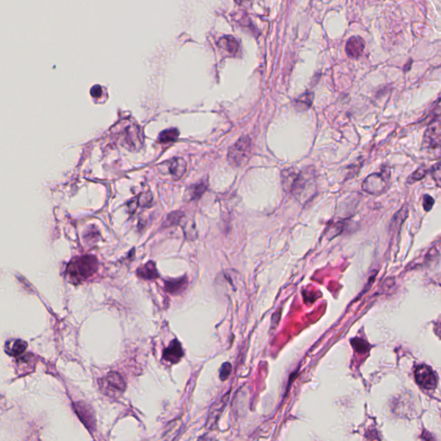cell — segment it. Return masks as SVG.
Returning a JSON list of instances; mask_svg holds the SVG:
<instances>
[{
    "label": "cell",
    "instance_id": "10",
    "mask_svg": "<svg viewBox=\"0 0 441 441\" xmlns=\"http://www.w3.org/2000/svg\"><path fill=\"white\" fill-rule=\"evenodd\" d=\"M183 356L184 351L177 339H174L163 353V358L172 364L179 362Z\"/></svg>",
    "mask_w": 441,
    "mask_h": 441
},
{
    "label": "cell",
    "instance_id": "16",
    "mask_svg": "<svg viewBox=\"0 0 441 441\" xmlns=\"http://www.w3.org/2000/svg\"><path fill=\"white\" fill-rule=\"evenodd\" d=\"M313 93L311 92L304 93L295 100V107L298 111L308 110L313 104Z\"/></svg>",
    "mask_w": 441,
    "mask_h": 441
},
{
    "label": "cell",
    "instance_id": "27",
    "mask_svg": "<svg viewBox=\"0 0 441 441\" xmlns=\"http://www.w3.org/2000/svg\"><path fill=\"white\" fill-rule=\"evenodd\" d=\"M432 175H433V177H434V180L436 181L438 185H440L441 183V163L438 162L435 166H433V169H432Z\"/></svg>",
    "mask_w": 441,
    "mask_h": 441
},
{
    "label": "cell",
    "instance_id": "20",
    "mask_svg": "<svg viewBox=\"0 0 441 441\" xmlns=\"http://www.w3.org/2000/svg\"><path fill=\"white\" fill-rule=\"evenodd\" d=\"M205 191H206V185H204V184H198V185H193V187H191V190H190V199L193 200L199 198L200 196L204 194Z\"/></svg>",
    "mask_w": 441,
    "mask_h": 441
},
{
    "label": "cell",
    "instance_id": "8",
    "mask_svg": "<svg viewBox=\"0 0 441 441\" xmlns=\"http://www.w3.org/2000/svg\"><path fill=\"white\" fill-rule=\"evenodd\" d=\"M122 141L123 146L128 150L130 151L139 150L143 142L142 135L139 127L136 125H129L125 128L124 132L123 133Z\"/></svg>",
    "mask_w": 441,
    "mask_h": 441
},
{
    "label": "cell",
    "instance_id": "6",
    "mask_svg": "<svg viewBox=\"0 0 441 441\" xmlns=\"http://www.w3.org/2000/svg\"><path fill=\"white\" fill-rule=\"evenodd\" d=\"M100 389L105 395L110 398L117 399L124 392L126 388L123 378L117 372L111 371L99 380Z\"/></svg>",
    "mask_w": 441,
    "mask_h": 441
},
{
    "label": "cell",
    "instance_id": "29",
    "mask_svg": "<svg viewBox=\"0 0 441 441\" xmlns=\"http://www.w3.org/2000/svg\"><path fill=\"white\" fill-rule=\"evenodd\" d=\"M91 96L94 98H99L102 95V88L99 86H96L91 89Z\"/></svg>",
    "mask_w": 441,
    "mask_h": 441
},
{
    "label": "cell",
    "instance_id": "2",
    "mask_svg": "<svg viewBox=\"0 0 441 441\" xmlns=\"http://www.w3.org/2000/svg\"><path fill=\"white\" fill-rule=\"evenodd\" d=\"M98 268V261L96 257L84 255L73 259L68 265L67 272L72 283H79L94 275Z\"/></svg>",
    "mask_w": 441,
    "mask_h": 441
},
{
    "label": "cell",
    "instance_id": "17",
    "mask_svg": "<svg viewBox=\"0 0 441 441\" xmlns=\"http://www.w3.org/2000/svg\"><path fill=\"white\" fill-rule=\"evenodd\" d=\"M407 215H408V209H407V205L404 204V206L401 208L393 216L392 221L390 223V228L393 229H400L403 225V223L405 222V220L407 219Z\"/></svg>",
    "mask_w": 441,
    "mask_h": 441
},
{
    "label": "cell",
    "instance_id": "23",
    "mask_svg": "<svg viewBox=\"0 0 441 441\" xmlns=\"http://www.w3.org/2000/svg\"><path fill=\"white\" fill-rule=\"evenodd\" d=\"M352 344L354 347L355 350L359 353H365L369 349V344L361 339H355L352 340Z\"/></svg>",
    "mask_w": 441,
    "mask_h": 441
},
{
    "label": "cell",
    "instance_id": "14",
    "mask_svg": "<svg viewBox=\"0 0 441 441\" xmlns=\"http://www.w3.org/2000/svg\"><path fill=\"white\" fill-rule=\"evenodd\" d=\"M136 274L140 279H146V280H153V279H157L159 277L156 265L153 261H149L143 265L142 266L138 268Z\"/></svg>",
    "mask_w": 441,
    "mask_h": 441
},
{
    "label": "cell",
    "instance_id": "24",
    "mask_svg": "<svg viewBox=\"0 0 441 441\" xmlns=\"http://www.w3.org/2000/svg\"><path fill=\"white\" fill-rule=\"evenodd\" d=\"M182 217H183V214H182L181 212H174L171 215H168V218L166 220V223H167L168 226L177 224V223L181 222Z\"/></svg>",
    "mask_w": 441,
    "mask_h": 441
},
{
    "label": "cell",
    "instance_id": "3",
    "mask_svg": "<svg viewBox=\"0 0 441 441\" xmlns=\"http://www.w3.org/2000/svg\"><path fill=\"white\" fill-rule=\"evenodd\" d=\"M253 143L248 136H242L230 147L228 153V160L231 166L239 167L247 162L252 155Z\"/></svg>",
    "mask_w": 441,
    "mask_h": 441
},
{
    "label": "cell",
    "instance_id": "26",
    "mask_svg": "<svg viewBox=\"0 0 441 441\" xmlns=\"http://www.w3.org/2000/svg\"><path fill=\"white\" fill-rule=\"evenodd\" d=\"M434 205V199L429 195H425L423 197V207L426 212H430Z\"/></svg>",
    "mask_w": 441,
    "mask_h": 441
},
{
    "label": "cell",
    "instance_id": "21",
    "mask_svg": "<svg viewBox=\"0 0 441 441\" xmlns=\"http://www.w3.org/2000/svg\"><path fill=\"white\" fill-rule=\"evenodd\" d=\"M426 173H427V171L425 168L420 167V168L415 171V173H413L409 176L408 179H407L408 184H413V183H415V182L420 181L421 179H423V177L426 176Z\"/></svg>",
    "mask_w": 441,
    "mask_h": 441
},
{
    "label": "cell",
    "instance_id": "22",
    "mask_svg": "<svg viewBox=\"0 0 441 441\" xmlns=\"http://www.w3.org/2000/svg\"><path fill=\"white\" fill-rule=\"evenodd\" d=\"M223 44H228V46H223V48L228 50L229 53H235L237 51L238 44L236 41L233 37H226L221 41Z\"/></svg>",
    "mask_w": 441,
    "mask_h": 441
},
{
    "label": "cell",
    "instance_id": "15",
    "mask_svg": "<svg viewBox=\"0 0 441 441\" xmlns=\"http://www.w3.org/2000/svg\"><path fill=\"white\" fill-rule=\"evenodd\" d=\"M27 349V343L22 339H11L5 345V351L8 354L18 357L23 353Z\"/></svg>",
    "mask_w": 441,
    "mask_h": 441
},
{
    "label": "cell",
    "instance_id": "7",
    "mask_svg": "<svg viewBox=\"0 0 441 441\" xmlns=\"http://www.w3.org/2000/svg\"><path fill=\"white\" fill-rule=\"evenodd\" d=\"M423 147L426 150H440L441 147V120L434 118L426 128L423 138Z\"/></svg>",
    "mask_w": 441,
    "mask_h": 441
},
{
    "label": "cell",
    "instance_id": "1",
    "mask_svg": "<svg viewBox=\"0 0 441 441\" xmlns=\"http://www.w3.org/2000/svg\"><path fill=\"white\" fill-rule=\"evenodd\" d=\"M282 185L299 203L304 204L316 193V175L313 169L305 168L300 172L288 168L282 172Z\"/></svg>",
    "mask_w": 441,
    "mask_h": 441
},
{
    "label": "cell",
    "instance_id": "13",
    "mask_svg": "<svg viewBox=\"0 0 441 441\" xmlns=\"http://www.w3.org/2000/svg\"><path fill=\"white\" fill-rule=\"evenodd\" d=\"M75 410L77 411L78 415L81 419V421L85 423V425L88 428H94L95 427V419L93 413L91 412V408L88 407L86 404H77L75 407Z\"/></svg>",
    "mask_w": 441,
    "mask_h": 441
},
{
    "label": "cell",
    "instance_id": "25",
    "mask_svg": "<svg viewBox=\"0 0 441 441\" xmlns=\"http://www.w3.org/2000/svg\"><path fill=\"white\" fill-rule=\"evenodd\" d=\"M231 370H232V366L229 363L226 362L223 364L222 368L220 370L221 380L225 381L228 379V377H229L230 373H231Z\"/></svg>",
    "mask_w": 441,
    "mask_h": 441
},
{
    "label": "cell",
    "instance_id": "30",
    "mask_svg": "<svg viewBox=\"0 0 441 441\" xmlns=\"http://www.w3.org/2000/svg\"><path fill=\"white\" fill-rule=\"evenodd\" d=\"M237 1H241V0H237Z\"/></svg>",
    "mask_w": 441,
    "mask_h": 441
},
{
    "label": "cell",
    "instance_id": "9",
    "mask_svg": "<svg viewBox=\"0 0 441 441\" xmlns=\"http://www.w3.org/2000/svg\"><path fill=\"white\" fill-rule=\"evenodd\" d=\"M415 379L423 388L434 389L437 386V376L429 366L423 365L415 370Z\"/></svg>",
    "mask_w": 441,
    "mask_h": 441
},
{
    "label": "cell",
    "instance_id": "28",
    "mask_svg": "<svg viewBox=\"0 0 441 441\" xmlns=\"http://www.w3.org/2000/svg\"><path fill=\"white\" fill-rule=\"evenodd\" d=\"M152 201V195L148 192L147 193L141 194L139 197V204L141 206H148V204H150Z\"/></svg>",
    "mask_w": 441,
    "mask_h": 441
},
{
    "label": "cell",
    "instance_id": "4",
    "mask_svg": "<svg viewBox=\"0 0 441 441\" xmlns=\"http://www.w3.org/2000/svg\"><path fill=\"white\" fill-rule=\"evenodd\" d=\"M159 174L170 181H177L185 176L187 165L182 158H173L157 166Z\"/></svg>",
    "mask_w": 441,
    "mask_h": 441
},
{
    "label": "cell",
    "instance_id": "19",
    "mask_svg": "<svg viewBox=\"0 0 441 441\" xmlns=\"http://www.w3.org/2000/svg\"><path fill=\"white\" fill-rule=\"evenodd\" d=\"M179 136V132L177 128H173L166 129L159 135L158 141L160 143H170L176 141Z\"/></svg>",
    "mask_w": 441,
    "mask_h": 441
},
{
    "label": "cell",
    "instance_id": "12",
    "mask_svg": "<svg viewBox=\"0 0 441 441\" xmlns=\"http://www.w3.org/2000/svg\"><path fill=\"white\" fill-rule=\"evenodd\" d=\"M366 44L362 38L359 36H353L347 42L346 52L351 58H358L362 54Z\"/></svg>",
    "mask_w": 441,
    "mask_h": 441
},
{
    "label": "cell",
    "instance_id": "18",
    "mask_svg": "<svg viewBox=\"0 0 441 441\" xmlns=\"http://www.w3.org/2000/svg\"><path fill=\"white\" fill-rule=\"evenodd\" d=\"M186 283H187L186 279H179L166 281L165 284H166V290L168 292L172 294H177L185 289Z\"/></svg>",
    "mask_w": 441,
    "mask_h": 441
},
{
    "label": "cell",
    "instance_id": "5",
    "mask_svg": "<svg viewBox=\"0 0 441 441\" xmlns=\"http://www.w3.org/2000/svg\"><path fill=\"white\" fill-rule=\"evenodd\" d=\"M389 177L390 174L386 170H383L381 173L370 174L363 182V190L370 195L379 196L388 188Z\"/></svg>",
    "mask_w": 441,
    "mask_h": 441
},
{
    "label": "cell",
    "instance_id": "11",
    "mask_svg": "<svg viewBox=\"0 0 441 441\" xmlns=\"http://www.w3.org/2000/svg\"><path fill=\"white\" fill-rule=\"evenodd\" d=\"M229 396V394L228 393L226 396H223L222 399L219 400L218 402H216L214 405H212L207 420V426H209V428H212V426H215L216 424L219 417L223 413V408L226 406Z\"/></svg>",
    "mask_w": 441,
    "mask_h": 441
}]
</instances>
